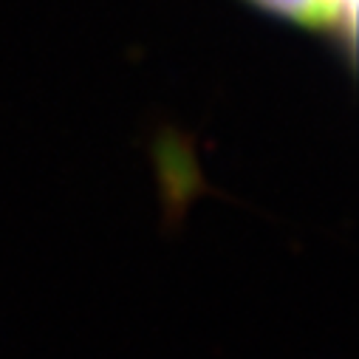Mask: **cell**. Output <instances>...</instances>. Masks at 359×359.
Segmentation results:
<instances>
[{"mask_svg":"<svg viewBox=\"0 0 359 359\" xmlns=\"http://www.w3.org/2000/svg\"><path fill=\"white\" fill-rule=\"evenodd\" d=\"M249 4L292 20L294 26L323 32L342 46L353 43V0H249Z\"/></svg>","mask_w":359,"mask_h":359,"instance_id":"6da1fadb","label":"cell"}]
</instances>
